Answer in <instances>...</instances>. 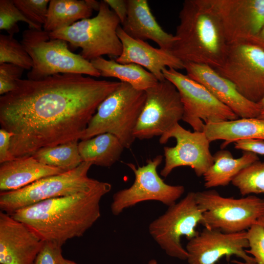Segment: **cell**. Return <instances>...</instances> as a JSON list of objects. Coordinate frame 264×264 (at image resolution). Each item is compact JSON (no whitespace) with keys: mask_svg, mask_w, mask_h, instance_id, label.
Returning <instances> with one entry per match:
<instances>
[{"mask_svg":"<svg viewBox=\"0 0 264 264\" xmlns=\"http://www.w3.org/2000/svg\"><path fill=\"white\" fill-rule=\"evenodd\" d=\"M171 138L176 139V145L163 148L165 163L161 176L166 177L175 168L187 166L193 169L197 176H203L214 162L210 142L204 132H192L177 123L160 137L159 143L165 144Z\"/></svg>","mask_w":264,"mask_h":264,"instance_id":"obj_14","label":"cell"},{"mask_svg":"<svg viewBox=\"0 0 264 264\" xmlns=\"http://www.w3.org/2000/svg\"><path fill=\"white\" fill-rule=\"evenodd\" d=\"M92 165L90 162H83L72 170L44 177L16 190L0 192L1 211L11 215L42 201L95 189L102 181L88 177Z\"/></svg>","mask_w":264,"mask_h":264,"instance_id":"obj_7","label":"cell"},{"mask_svg":"<svg viewBox=\"0 0 264 264\" xmlns=\"http://www.w3.org/2000/svg\"><path fill=\"white\" fill-rule=\"evenodd\" d=\"M257 223L261 225L264 228V215L261 217L257 221Z\"/></svg>","mask_w":264,"mask_h":264,"instance_id":"obj_40","label":"cell"},{"mask_svg":"<svg viewBox=\"0 0 264 264\" xmlns=\"http://www.w3.org/2000/svg\"><path fill=\"white\" fill-rule=\"evenodd\" d=\"M32 156L44 165L64 172L74 169L83 162L77 141L42 148Z\"/></svg>","mask_w":264,"mask_h":264,"instance_id":"obj_27","label":"cell"},{"mask_svg":"<svg viewBox=\"0 0 264 264\" xmlns=\"http://www.w3.org/2000/svg\"><path fill=\"white\" fill-rule=\"evenodd\" d=\"M128 15L122 25L130 37L145 41L151 40L159 48L170 51L176 40L174 35L165 31L157 23L146 0H128Z\"/></svg>","mask_w":264,"mask_h":264,"instance_id":"obj_20","label":"cell"},{"mask_svg":"<svg viewBox=\"0 0 264 264\" xmlns=\"http://www.w3.org/2000/svg\"><path fill=\"white\" fill-rule=\"evenodd\" d=\"M62 246L55 243L44 242L33 264H64Z\"/></svg>","mask_w":264,"mask_h":264,"instance_id":"obj_34","label":"cell"},{"mask_svg":"<svg viewBox=\"0 0 264 264\" xmlns=\"http://www.w3.org/2000/svg\"><path fill=\"white\" fill-rule=\"evenodd\" d=\"M111 189L110 184L102 181L91 191L42 201L10 215L44 242L62 246L67 240L82 236L99 219L100 201Z\"/></svg>","mask_w":264,"mask_h":264,"instance_id":"obj_2","label":"cell"},{"mask_svg":"<svg viewBox=\"0 0 264 264\" xmlns=\"http://www.w3.org/2000/svg\"><path fill=\"white\" fill-rule=\"evenodd\" d=\"M258 103L260 106V111L259 115L257 118L264 119V96Z\"/></svg>","mask_w":264,"mask_h":264,"instance_id":"obj_39","label":"cell"},{"mask_svg":"<svg viewBox=\"0 0 264 264\" xmlns=\"http://www.w3.org/2000/svg\"><path fill=\"white\" fill-rule=\"evenodd\" d=\"M249 250H245L255 260L256 264H264V228L256 223L246 231Z\"/></svg>","mask_w":264,"mask_h":264,"instance_id":"obj_32","label":"cell"},{"mask_svg":"<svg viewBox=\"0 0 264 264\" xmlns=\"http://www.w3.org/2000/svg\"><path fill=\"white\" fill-rule=\"evenodd\" d=\"M214 162L203 175L204 186L207 188L225 186L244 168L259 160L257 154L243 152L242 155L234 158L228 150L217 151L214 155Z\"/></svg>","mask_w":264,"mask_h":264,"instance_id":"obj_24","label":"cell"},{"mask_svg":"<svg viewBox=\"0 0 264 264\" xmlns=\"http://www.w3.org/2000/svg\"><path fill=\"white\" fill-rule=\"evenodd\" d=\"M120 84L73 73L19 80L0 97V125L13 133V157L81 140L99 105Z\"/></svg>","mask_w":264,"mask_h":264,"instance_id":"obj_1","label":"cell"},{"mask_svg":"<svg viewBox=\"0 0 264 264\" xmlns=\"http://www.w3.org/2000/svg\"><path fill=\"white\" fill-rule=\"evenodd\" d=\"M110 9L119 18L120 23L123 25L128 15L127 0H104Z\"/></svg>","mask_w":264,"mask_h":264,"instance_id":"obj_37","label":"cell"},{"mask_svg":"<svg viewBox=\"0 0 264 264\" xmlns=\"http://www.w3.org/2000/svg\"><path fill=\"white\" fill-rule=\"evenodd\" d=\"M64 264H77L75 263L74 261L65 259V261H64Z\"/></svg>","mask_w":264,"mask_h":264,"instance_id":"obj_41","label":"cell"},{"mask_svg":"<svg viewBox=\"0 0 264 264\" xmlns=\"http://www.w3.org/2000/svg\"><path fill=\"white\" fill-rule=\"evenodd\" d=\"M165 79L177 89L183 108L182 120L194 131L203 132L205 124L236 120L239 117L219 101L204 86L187 74L174 68H166Z\"/></svg>","mask_w":264,"mask_h":264,"instance_id":"obj_10","label":"cell"},{"mask_svg":"<svg viewBox=\"0 0 264 264\" xmlns=\"http://www.w3.org/2000/svg\"><path fill=\"white\" fill-rule=\"evenodd\" d=\"M162 160L163 156L158 155L148 159L146 164L142 166L127 164L134 173V180L129 188L114 194L110 205L113 215L118 216L125 209L145 201H158L168 207L176 203L185 188L182 185L168 184L160 177L157 168Z\"/></svg>","mask_w":264,"mask_h":264,"instance_id":"obj_11","label":"cell"},{"mask_svg":"<svg viewBox=\"0 0 264 264\" xmlns=\"http://www.w3.org/2000/svg\"><path fill=\"white\" fill-rule=\"evenodd\" d=\"M202 214L197 203L195 192H190L150 223L149 233L168 255L186 260L188 255L181 239L185 236L189 241L198 234L196 227L203 224Z\"/></svg>","mask_w":264,"mask_h":264,"instance_id":"obj_9","label":"cell"},{"mask_svg":"<svg viewBox=\"0 0 264 264\" xmlns=\"http://www.w3.org/2000/svg\"><path fill=\"white\" fill-rule=\"evenodd\" d=\"M19 22L28 24L29 28L41 30L35 24L29 21L16 7L13 0H0V29L5 30L10 35L19 32L17 24Z\"/></svg>","mask_w":264,"mask_h":264,"instance_id":"obj_30","label":"cell"},{"mask_svg":"<svg viewBox=\"0 0 264 264\" xmlns=\"http://www.w3.org/2000/svg\"><path fill=\"white\" fill-rule=\"evenodd\" d=\"M21 42L33 61L32 68L27 75L28 79L40 80L65 73L101 76L90 61L69 49L67 42L50 39L49 33L44 30H24Z\"/></svg>","mask_w":264,"mask_h":264,"instance_id":"obj_5","label":"cell"},{"mask_svg":"<svg viewBox=\"0 0 264 264\" xmlns=\"http://www.w3.org/2000/svg\"><path fill=\"white\" fill-rule=\"evenodd\" d=\"M228 44L250 41L264 28V0H213Z\"/></svg>","mask_w":264,"mask_h":264,"instance_id":"obj_16","label":"cell"},{"mask_svg":"<svg viewBox=\"0 0 264 264\" xmlns=\"http://www.w3.org/2000/svg\"><path fill=\"white\" fill-rule=\"evenodd\" d=\"M100 3L94 0H51L44 30L54 32L89 18L93 10L98 11Z\"/></svg>","mask_w":264,"mask_h":264,"instance_id":"obj_23","label":"cell"},{"mask_svg":"<svg viewBox=\"0 0 264 264\" xmlns=\"http://www.w3.org/2000/svg\"><path fill=\"white\" fill-rule=\"evenodd\" d=\"M179 19L171 53L183 63L220 67L228 44L213 0H184Z\"/></svg>","mask_w":264,"mask_h":264,"instance_id":"obj_3","label":"cell"},{"mask_svg":"<svg viewBox=\"0 0 264 264\" xmlns=\"http://www.w3.org/2000/svg\"><path fill=\"white\" fill-rule=\"evenodd\" d=\"M250 42L264 49V28L258 35L250 40Z\"/></svg>","mask_w":264,"mask_h":264,"instance_id":"obj_38","label":"cell"},{"mask_svg":"<svg viewBox=\"0 0 264 264\" xmlns=\"http://www.w3.org/2000/svg\"><path fill=\"white\" fill-rule=\"evenodd\" d=\"M148 264H157V262L155 260L152 259L149 262Z\"/></svg>","mask_w":264,"mask_h":264,"instance_id":"obj_43","label":"cell"},{"mask_svg":"<svg viewBox=\"0 0 264 264\" xmlns=\"http://www.w3.org/2000/svg\"><path fill=\"white\" fill-rule=\"evenodd\" d=\"M44 242L26 224L0 211V264H33Z\"/></svg>","mask_w":264,"mask_h":264,"instance_id":"obj_17","label":"cell"},{"mask_svg":"<svg viewBox=\"0 0 264 264\" xmlns=\"http://www.w3.org/2000/svg\"><path fill=\"white\" fill-rule=\"evenodd\" d=\"M120 24L117 15L103 0L100 1L95 17L50 32L49 36L50 39H62L73 46L80 47L79 54L89 61L103 55L116 59L122 51V44L117 33Z\"/></svg>","mask_w":264,"mask_h":264,"instance_id":"obj_6","label":"cell"},{"mask_svg":"<svg viewBox=\"0 0 264 264\" xmlns=\"http://www.w3.org/2000/svg\"><path fill=\"white\" fill-rule=\"evenodd\" d=\"M125 147L114 135L104 133L81 140L78 149L83 162L110 167L118 161Z\"/></svg>","mask_w":264,"mask_h":264,"instance_id":"obj_26","label":"cell"},{"mask_svg":"<svg viewBox=\"0 0 264 264\" xmlns=\"http://www.w3.org/2000/svg\"><path fill=\"white\" fill-rule=\"evenodd\" d=\"M13 133L0 129V163L15 159L10 152V143Z\"/></svg>","mask_w":264,"mask_h":264,"instance_id":"obj_36","label":"cell"},{"mask_svg":"<svg viewBox=\"0 0 264 264\" xmlns=\"http://www.w3.org/2000/svg\"><path fill=\"white\" fill-rule=\"evenodd\" d=\"M249 247L246 231L225 233L204 227L186 246L189 264H217L222 257L235 255L248 264H256L245 249Z\"/></svg>","mask_w":264,"mask_h":264,"instance_id":"obj_15","label":"cell"},{"mask_svg":"<svg viewBox=\"0 0 264 264\" xmlns=\"http://www.w3.org/2000/svg\"><path fill=\"white\" fill-rule=\"evenodd\" d=\"M215 70L249 100L258 103L264 96V49L259 45L250 41L228 44L223 63Z\"/></svg>","mask_w":264,"mask_h":264,"instance_id":"obj_12","label":"cell"},{"mask_svg":"<svg viewBox=\"0 0 264 264\" xmlns=\"http://www.w3.org/2000/svg\"><path fill=\"white\" fill-rule=\"evenodd\" d=\"M231 183L242 196L264 194V162L257 161L242 170Z\"/></svg>","mask_w":264,"mask_h":264,"instance_id":"obj_28","label":"cell"},{"mask_svg":"<svg viewBox=\"0 0 264 264\" xmlns=\"http://www.w3.org/2000/svg\"><path fill=\"white\" fill-rule=\"evenodd\" d=\"M146 97L145 91L121 82L99 105L81 140L110 133L119 139L125 148H130L136 139L134 131Z\"/></svg>","mask_w":264,"mask_h":264,"instance_id":"obj_4","label":"cell"},{"mask_svg":"<svg viewBox=\"0 0 264 264\" xmlns=\"http://www.w3.org/2000/svg\"><path fill=\"white\" fill-rule=\"evenodd\" d=\"M195 197L204 227L225 233L246 231L264 215V198L256 196L225 198L210 190L196 192Z\"/></svg>","mask_w":264,"mask_h":264,"instance_id":"obj_8","label":"cell"},{"mask_svg":"<svg viewBox=\"0 0 264 264\" xmlns=\"http://www.w3.org/2000/svg\"><path fill=\"white\" fill-rule=\"evenodd\" d=\"M232 262L234 263H235L236 264H248L246 263H245L244 262H240V261H238L237 260H233L232 261Z\"/></svg>","mask_w":264,"mask_h":264,"instance_id":"obj_42","label":"cell"},{"mask_svg":"<svg viewBox=\"0 0 264 264\" xmlns=\"http://www.w3.org/2000/svg\"><path fill=\"white\" fill-rule=\"evenodd\" d=\"M24 69L9 63L0 64V94L9 93L16 88L18 81L21 79Z\"/></svg>","mask_w":264,"mask_h":264,"instance_id":"obj_33","label":"cell"},{"mask_svg":"<svg viewBox=\"0 0 264 264\" xmlns=\"http://www.w3.org/2000/svg\"><path fill=\"white\" fill-rule=\"evenodd\" d=\"M186 74L204 86L219 101L231 109L239 118L258 117L260 106L244 97L230 81L210 66L184 63Z\"/></svg>","mask_w":264,"mask_h":264,"instance_id":"obj_18","label":"cell"},{"mask_svg":"<svg viewBox=\"0 0 264 264\" xmlns=\"http://www.w3.org/2000/svg\"><path fill=\"white\" fill-rule=\"evenodd\" d=\"M236 149L264 155V140L261 139H242L234 143Z\"/></svg>","mask_w":264,"mask_h":264,"instance_id":"obj_35","label":"cell"},{"mask_svg":"<svg viewBox=\"0 0 264 264\" xmlns=\"http://www.w3.org/2000/svg\"><path fill=\"white\" fill-rule=\"evenodd\" d=\"M9 63L30 70L32 60L21 42L14 36L0 34V64Z\"/></svg>","mask_w":264,"mask_h":264,"instance_id":"obj_29","label":"cell"},{"mask_svg":"<svg viewBox=\"0 0 264 264\" xmlns=\"http://www.w3.org/2000/svg\"><path fill=\"white\" fill-rule=\"evenodd\" d=\"M16 7L31 22L42 29L45 22L50 0H13Z\"/></svg>","mask_w":264,"mask_h":264,"instance_id":"obj_31","label":"cell"},{"mask_svg":"<svg viewBox=\"0 0 264 264\" xmlns=\"http://www.w3.org/2000/svg\"><path fill=\"white\" fill-rule=\"evenodd\" d=\"M0 164V192L16 190L44 177L65 172L41 163L33 156Z\"/></svg>","mask_w":264,"mask_h":264,"instance_id":"obj_21","label":"cell"},{"mask_svg":"<svg viewBox=\"0 0 264 264\" xmlns=\"http://www.w3.org/2000/svg\"><path fill=\"white\" fill-rule=\"evenodd\" d=\"M90 62L101 76L117 78L139 90L145 91L159 81L152 73L134 64H120L115 60H107L103 57Z\"/></svg>","mask_w":264,"mask_h":264,"instance_id":"obj_25","label":"cell"},{"mask_svg":"<svg viewBox=\"0 0 264 264\" xmlns=\"http://www.w3.org/2000/svg\"><path fill=\"white\" fill-rule=\"evenodd\" d=\"M203 132L210 142L222 140L223 149L229 144L242 139L264 140V119L257 117L205 124Z\"/></svg>","mask_w":264,"mask_h":264,"instance_id":"obj_22","label":"cell"},{"mask_svg":"<svg viewBox=\"0 0 264 264\" xmlns=\"http://www.w3.org/2000/svg\"><path fill=\"white\" fill-rule=\"evenodd\" d=\"M117 35L122 44V51L115 61L120 64H134L152 73L159 81L165 80L163 70L166 68L184 69V63L170 51L154 48L148 43L128 35L119 26Z\"/></svg>","mask_w":264,"mask_h":264,"instance_id":"obj_19","label":"cell"},{"mask_svg":"<svg viewBox=\"0 0 264 264\" xmlns=\"http://www.w3.org/2000/svg\"><path fill=\"white\" fill-rule=\"evenodd\" d=\"M145 91V102L134 131L135 139L140 140L161 136L179 123L183 114L179 92L168 80Z\"/></svg>","mask_w":264,"mask_h":264,"instance_id":"obj_13","label":"cell"}]
</instances>
